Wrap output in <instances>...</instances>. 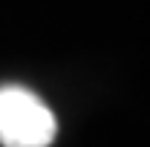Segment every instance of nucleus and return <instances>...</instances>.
<instances>
[{
    "instance_id": "1",
    "label": "nucleus",
    "mask_w": 150,
    "mask_h": 147,
    "mask_svg": "<svg viewBox=\"0 0 150 147\" xmlns=\"http://www.w3.org/2000/svg\"><path fill=\"white\" fill-rule=\"evenodd\" d=\"M58 121L49 104L26 87H0V144L3 147H49Z\"/></svg>"
}]
</instances>
